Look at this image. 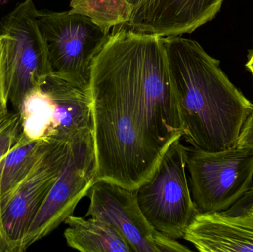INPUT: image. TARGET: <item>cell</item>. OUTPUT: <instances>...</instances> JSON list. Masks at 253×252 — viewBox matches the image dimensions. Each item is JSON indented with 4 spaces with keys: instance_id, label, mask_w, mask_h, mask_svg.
Returning <instances> with one entry per match:
<instances>
[{
    "instance_id": "13",
    "label": "cell",
    "mask_w": 253,
    "mask_h": 252,
    "mask_svg": "<svg viewBox=\"0 0 253 252\" xmlns=\"http://www.w3.org/2000/svg\"><path fill=\"white\" fill-rule=\"evenodd\" d=\"M68 247L83 252H132L127 243L110 223L102 219L71 216L64 222Z\"/></svg>"
},
{
    "instance_id": "11",
    "label": "cell",
    "mask_w": 253,
    "mask_h": 252,
    "mask_svg": "<svg viewBox=\"0 0 253 252\" xmlns=\"http://www.w3.org/2000/svg\"><path fill=\"white\" fill-rule=\"evenodd\" d=\"M183 239L201 252H253V210L237 201L225 211L197 213Z\"/></svg>"
},
{
    "instance_id": "9",
    "label": "cell",
    "mask_w": 253,
    "mask_h": 252,
    "mask_svg": "<svg viewBox=\"0 0 253 252\" xmlns=\"http://www.w3.org/2000/svg\"><path fill=\"white\" fill-rule=\"evenodd\" d=\"M69 141H54L13 194L2 218L11 252H22L24 238L63 170Z\"/></svg>"
},
{
    "instance_id": "4",
    "label": "cell",
    "mask_w": 253,
    "mask_h": 252,
    "mask_svg": "<svg viewBox=\"0 0 253 252\" xmlns=\"http://www.w3.org/2000/svg\"><path fill=\"white\" fill-rule=\"evenodd\" d=\"M186 164L199 213L225 211L253 187V149L208 152L186 146Z\"/></svg>"
},
{
    "instance_id": "2",
    "label": "cell",
    "mask_w": 253,
    "mask_h": 252,
    "mask_svg": "<svg viewBox=\"0 0 253 252\" xmlns=\"http://www.w3.org/2000/svg\"><path fill=\"white\" fill-rule=\"evenodd\" d=\"M102 47L127 80L141 105L155 149L163 155L182 137V124L167 60L163 37L120 25Z\"/></svg>"
},
{
    "instance_id": "1",
    "label": "cell",
    "mask_w": 253,
    "mask_h": 252,
    "mask_svg": "<svg viewBox=\"0 0 253 252\" xmlns=\"http://www.w3.org/2000/svg\"><path fill=\"white\" fill-rule=\"evenodd\" d=\"M163 41L183 139L208 152L237 146L253 104L199 43L180 36L163 37Z\"/></svg>"
},
{
    "instance_id": "20",
    "label": "cell",
    "mask_w": 253,
    "mask_h": 252,
    "mask_svg": "<svg viewBox=\"0 0 253 252\" xmlns=\"http://www.w3.org/2000/svg\"><path fill=\"white\" fill-rule=\"evenodd\" d=\"M239 201L253 210V186Z\"/></svg>"
},
{
    "instance_id": "17",
    "label": "cell",
    "mask_w": 253,
    "mask_h": 252,
    "mask_svg": "<svg viewBox=\"0 0 253 252\" xmlns=\"http://www.w3.org/2000/svg\"><path fill=\"white\" fill-rule=\"evenodd\" d=\"M21 132L22 124L20 115L15 111L9 112L7 116L0 122V252H11L2 218L1 194L3 165L4 157L17 140Z\"/></svg>"
},
{
    "instance_id": "6",
    "label": "cell",
    "mask_w": 253,
    "mask_h": 252,
    "mask_svg": "<svg viewBox=\"0 0 253 252\" xmlns=\"http://www.w3.org/2000/svg\"><path fill=\"white\" fill-rule=\"evenodd\" d=\"M97 164L93 129L78 132L70 139L63 170L24 238L22 252L57 229L73 216L96 180Z\"/></svg>"
},
{
    "instance_id": "3",
    "label": "cell",
    "mask_w": 253,
    "mask_h": 252,
    "mask_svg": "<svg viewBox=\"0 0 253 252\" xmlns=\"http://www.w3.org/2000/svg\"><path fill=\"white\" fill-rule=\"evenodd\" d=\"M177 138L148 179L137 188L138 205L150 224L172 239L184 238L197 211L187 176L186 146Z\"/></svg>"
},
{
    "instance_id": "7",
    "label": "cell",
    "mask_w": 253,
    "mask_h": 252,
    "mask_svg": "<svg viewBox=\"0 0 253 252\" xmlns=\"http://www.w3.org/2000/svg\"><path fill=\"white\" fill-rule=\"evenodd\" d=\"M37 12L34 0H25L0 22V34L7 36L8 101L16 112L27 95L51 74Z\"/></svg>"
},
{
    "instance_id": "10",
    "label": "cell",
    "mask_w": 253,
    "mask_h": 252,
    "mask_svg": "<svg viewBox=\"0 0 253 252\" xmlns=\"http://www.w3.org/2000/svg\"><path fill=\"white\" fill-rule=\"evenodd\" d=\"M224 0H144L132 10L126 27L160 37L190 34L212 20Z\"/></svg>"
},
{
    "instance_id": "15",
    "label": "cell",
    "mask_w": 253,
    "mask_h": 252,
    "mask_svg": "<svg viewBox=\"0 0 253 252\" xmlns=\"http://www.w3.org/2000/svg\"><path fill=\"white\" fill-rule=\"evenodd\" d=\"M18 112L24 136L36 140L53 141V105L40 85L27 95Z\"/></svg>"
},
{
    "instance_id": "16",
    "label": "cell",
    "mask_w": 253,
    "mask_h": 252,
    "mask_svg": "<svg viewBox=\"0 0 253 252\" xmlns=\"http://www.w3.org/2000/svg\"><path fill=\"white\" fill-rule=\"evenodd\" d=\"M71 10L90 18L102 29L127 23L133 7L126 0H71Z\"/></svg>"
},
{
    "instance_id": "5",
    "label": "cell",
    "mask_w": 253,
    "mask_h": 252,
    "mask_svg": "<svg viewBox=\"0 0 253 252\" xmlns=\"http://www.w3.org/2000/svg\"><path fill=\"white\" fill-rule=\"evenodd\" d=\"M37 21L47 45L51 73L89 88L93 59L106 44L110 32L71 10H38Z\"/></svg>"
},
{
    "instance_id": "21",
    "label": "cell",
    "mask_w": 253,
    "mask_h": 252,
    "mask_svg": "<svg viewBox=\"0 0 253 252\" xmlns=\"http://www.w3.org/2000/svg\"><path fill=\"white\" fill-rule=\"evenodd\" d=\"M128 4H130L133 8L141 4L144 0H126Z\"/></svg>"
},
{
    "instance_id": "18",
    "label": "cell",
    "mask_w": 253,
    "mask_h": 252,
    "mask_svg": "<svg viewBox=\"0 0 253 252\" xmlns=\"http://www.w3.org/2000/svg\"><path fill=\"white\" fill-rule=\"evenodd\" d=\"M7 36L0 34V122L9 113L7 62Z\"/></svg>"
},
{
    "instance_id": "8",
    "label": "cell",
    "mask_w": 253,
    "mask_h": 252,
    "mask_svg": "<svg viewBox=\"0 0 253 252\" xmlns=\"http://www.w3.org/2000/svg\"><path fill=\"white\" fill-rule=\"evenodd\" d=\"M87 197L90 203L85 217L108 222L124 238L132 252H191L150 224L138 205L136 189L97 180Z\"/></svg>"
},
{
    "instance_id": "22",
    "label": "cell",
    "mask_w": 253,
    "mask_h": 252,
    "mask_svg": "<svg viewBox=\"0 0 253 252\" xmlns=\"http://www.w3.org/2000/svg\"><path fill=\"white\" fill-rule=\"evenodd\" d=\"M246 66L251 71V72H252L253 76V53L251 57L250 58L249 62L247 63Z\"/></svg>"
},
{
    "instance_id": "19",
    "label": "cell",
    "mask_w": 253,
    "mask_h": 252,
    "mask_svg": "<svg viewBox=\"0 0 253 252\" xmlns=\"http://www.w3.org/2000/svg\"><path fill=\"white\" fill-rule=\"evenodd\" d=\"M237 146L253 149V112L244 125Z\"/></svg>"
},
{
    "instance_id": "14",
    "label": "cell",
    "mask_w": 253,
    "mask_h": 252,
    "mask_svg": "<svg viewBox=\"0 0 253 252\" xmlns=\"http://www.w3.org/2000/svg\"><path fill=\"white\" fill-rule=\"evenodd\" d=\"M53 142L54 141L28 139L21 132L17 140L4 157L1 175L2 211L16 189L48 150Z\"/></svg>"
},
{
    "instance_id": "12",
    "label": "cell",
    "mask_w": 253,
    "mask_h": 252,
    "mask_svg": "<svg viewBox=\"0 0 253 252\" xmlns=\"http://www.w3.org/2000/svg\"><path fill=\"white\" fill-rule=\"evenodd\" d=\"M40 87L53 105V141H69L78 132L93 128L90 87L84 88L53 74Z\"/></svg>"
}]
</instances>
